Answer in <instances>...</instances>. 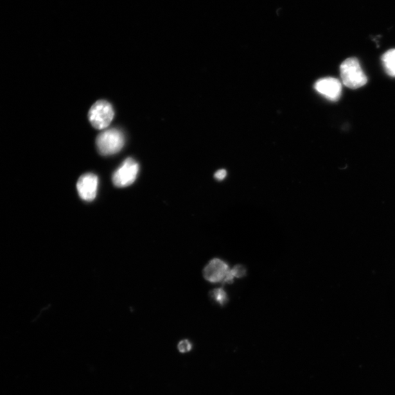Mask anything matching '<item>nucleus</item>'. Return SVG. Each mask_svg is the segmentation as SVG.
<instances>
[{"instance_id": "f257e3e1", "label": "nucleus", "mask_w": 395, "mask_h": 395, "mask_svg": "<svg viewBox=\"0 0 395 395\" xmlns=\"http://www.w3.org/2000/svg\"><path fill=\"white\" fill-rule=\"evenodd\" d=\"M340 69L342 82L346 87L356 89L367 84V78L357 58L346 60L341 64Z\"/></svg>"}, {"instance_id": "423d86ee", "label": "nucleus", "mask_w": 395, "mask_h": 395, "mask_svg": "<svg viewBox=\"0 0 395 395\" xmlns=\"http://www.w3.org/2000/svg\"><path fill=\"white\" fill-rule=\"evenodd\" d=\"M230 270L225 261L219 258H214L211 260L204 268V276L210 283H223Z\"/></svg>"}, {"instance_id": "0eeeda50", "label": "nucleus", "mask_w": 395, "mask_h": 395, "mask_svg": "<svg viewBox=\"0 0 395 395\" xmlns=\"http://www.w3.org/2000/svg\"><path fill=\"white\" fill-rule=\"evenodd\" d=\"M316 91L329 100L337 101L342 95V84L335 78H324L316 82Z\"/></svg>"}, {"instance_id": "39448f33", "label": "nucleus", "mask_w": 395, "mask_h": 395, "mask_svg": "<svg viewBox=\"0 0 395 395\" xmlns=\"http://www.w3.org/2000/svg\"><path fill=\"white\" fill-rule=\"evenodd\" d=\"M76 187L82 200L92 202L97 195L98 178L94 174H85L78 179Z\"/></svg>"}, {"instance_id": "6e6552de", "label": "nucleus", "mask_w": 395, "mask_h": 395, "mask_svg": "<svg viewBox=\"0 0 395 395\" xmlns=\"http://www.w3.org/2000/svg\"><path fill=\"white\" fill-rule=\"evenodd\" d=\"M381 60L387 73L392 77H395V49L387 51L382 56Z\"/></svg>"}, {"instance_id": "20e7f679", "label": "nucleus", "mask_w": 395, "mask_h": 395, "mask_svg": "<svg viewBox=\"0 0 395 395\" xmlns=\"http://www.w3.org/2000/svg\"><path fill=\"white\" fill-rule=\"evenodd\" d=\"M139 166L133 158L129 157L113 175L112 181L116 187L125 188L133 184L137 177Z\"/></svg>"}, {"instance_id": "f03ea898", "label": "nucleus", "mask_w": 395, "mask_h": 395, "mask_svg": "<svg viewBox=\"0 0 395 395\" xmlns=\"http://www.w3.org/2000/svg\"><path fill=\"white\" fill-rule=\"evenodd\" d=\"M98 152L102 155H112L120 152L125 145L123 132L116 128L104 130L96 139Z\"/></svg>"}, {"instance_id": "1a4fd4ad", "label": "nucleus", "mask_w": 395, "mask_h": 395, "mask_svg": "<svg viewBox=\"0 0 395 395\" xmlns=\"http://www.w3.org/2000/svg\"><path fill=\"white\" fill-rule=\"evenodd\" d=\"M211 296H212L214 300L219 303L221 306L225 305L228 301L227 294L222 288L213 290V291L211 292Z\"/></svg>"}, {"instance_id": "7ed1b4c3", "label": "nucleus", "mask_w": 395, "mask_h": 395, "mask_svg": "<svg viewBox=\"0 0 395 395\" xmlns=\"http://www.w3.org/2000/svg\"><path fill=\"white\" fill-rule=\"evenodd\" d=\"M114 116L112 105L107 101L98 100L89 109L88 118L92 126L98 130L109 127Z\"/></svg>"}, {"instance_id": "9b49d317", "label": "nucleus", "mask_w": 395, "mask_h": 395, "mask_svg": "<svg viewBox=\"0 0 395 395\" xmlns=\"http://www.w3.org/2000/svg\"><path fill=\"white\" fill-rule=\"evenodd\" d=\"M192 349L191 342L188 340H183L179 342L178 350L180 353H188Z\"/></svg>"}, {"instance_id": "f8f14e48", "label": "nucleus", "mask_w": 395, "mask_h": 395, "mask_svg": "<svg viewBox=\"0 0 395 395\" xmlns=\"http://www.w3.org/2000/svg\"><path fill=\"white\" fill-rule=\"evenodd\" d=\"M227 176V171L225 169H220L215 174V178L217 180L222 181Z\"/></svg>"}, {"instance_id": "9d476101", "label": "nucleus", "mask_w": 395, "mask_h": 395, "mask_svg": "<svg viewBox=\"0 0 395 395\" xmlns=\"http://www.w3.org/2000/svg\"><path fill=\"white\" fill-rule=\"evenodd\" d=\"M234 278L242 279L246 275L247 271L244 266L236 265L231 270Z\"/></svg>"}]
</instances>
